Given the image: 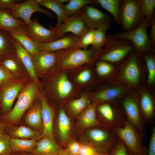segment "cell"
<instances>
[{
  "label": "cell",
  "instance_id": "f5cc1de1",
  "mask_svg": "<svg viewBox=\"0 0 155 155\" xmlns=\"http://www.w3.org/2000/svg\"><path fill=\"white\" fill-rule=\"evenodd\" d=\"M5 133L3 127V124L0 120V133Z\"/></svg>",
  "mask_w": 155,
  "mask_h": 155
},
{
  "label": "cell",
  "instance_id": "f546056e",
  "mask_svg": "<svg viewBox=\"0 0 155 155\" xmlns=\"http://www.w3.org/2000/svg\"><path fill=\"white\" fill-rule=\"evenodd\" d=\"M100 113L108 123L110 129L112 130L116 127H120L118 122V119L113 110L109 104L105 103L99 105L98 107Z\"/></svg>",
  "mask_w": 155,
  "mask_h": 155
},
{
  "label": "cell",
  "instance_id": "74e56055",
  "mask_svg": "<svg viewBox=\"0 0 155 155\" xmlns=\"http://www.w3.org/2000/svg\"><path fill=\"white\" fill-rule=\"evenodd\" d=\"M89 103L87 97L84 96L71 101L69 104V107L73 114L77 115L81 112Z\"/></svg>",
  "mask_w": 155,
  "mask_h": 155
},
{
  "label": "cell",
  "instance_id": "7402d4cb",
  "mask_svg": "<svg viewBox=\"0 0 155 155\" xmlns=\"http://www.w3.org/2000/svg\"><path fill=\"white\" fill-rule=\"evenodd\" d=\"M0 64L17 79L30 78L16 54L0 61Z\"/></svg>",
  "mask_w": 155,
  "mask_h": 155
},
{
  "label": "cell",
  "instance_id": "db71d44e",
  "mask_svg": "<svg viewBox=\"0 0 155 155\" xmlns=\"http://www.w3.org/2000/svg\"><path fill=\"white\" fill-rule=\"evenodd\" d=\"M57 155H69L66 150H64L63 152L60 154Z\"/></svg>",
  "mask_w": 155,
  "mask_h": 155
},
{
  "label": "cell",
  "instance_id": "4fadbf2b",
  "mask_svg": "<svg viewBox=\"0 0 155 155\" xmlns=\"http://www.w3.org/2000/svg\"><path fill=\"white\" fill-rule=\"evenodd\" d=\"M26 31L29 36L38 43H48L59 39L56 31L47 29L39 23L35 18L26 24Z\"/></svg>",
  "mask_w": 155,
  "mask_h": 155
},
{
  "label": "cell",
  "instance_id": "c3c4849f",
  "mask_svg": "<svg viewBox=\"0 0 155 155\" xmlns=\"http://www.w3.org/2000/svg\"><path fill=\"white\" fill-rule=\"evenodd\" d=\"M16 0H0V8L3 9L10 12L17 3Z\"/></svg>",
  "mask_w": 155,
  "mask_h": 155
},
{
  "label": "cell",
  "instance_id": "cb8c5ba5",
  "mask_svg": "<svg viewBox=\"0 0 155 155\" xmlns=\"http://www.w3.org/2000/svg\"><path fill=\"white\" fill-rule=\"evenodd\" d=\"M16 54L15 40L8 32L0 30V61Z\"/></svg>",
  "mask_w": 155,
  "mask_h": 155
},
{
  "label": "cell",
  "instance_id": "816d5d0a",
  "mask_svg": "<svg viewBox=\"0 0 155 155\" xmlns=\"http://www.w3.org/2000/svg\"><path fill=\"white\" fill-rule=\"evenodd\" d=\"M12 155H32L31 153H14Z\"/></svg>",
  "mask_w": 155,
  "mask_h": 155
},
{
  "label": "cell",
  "instance_id": "ac0fdd59",
  "mask_svg": "<svg viewBox=\"0 0 155 155\" xmlns=\"http://www.w3.org/2000/svg\"><path fill=\"white\" fill-rule=\"evenodd\" d=\"M63 150L53 137L44 136L37 141L36 148L31 153L32 155H57Z\"/></svg>",
  "mask_w": 155,
  "mask_h": 155
},
{
  "label": "cell",
  "instance_id": "3957f363",
  "mask_svg": "<svg viewBox=\"0 0 155 155\" xmlns=\"http://www.w3.org/2000/svg\"><path fill=\"white\" fill-rule=\"evenodd\" d=\"M102 48L98 59L113 63H119L134 50L130 41L111 35L106 36Z\"/></svg>",
  "mask_w": 155,
  "mask_h": 155
},
{
  "label": "cell",
  "instance_id": "2e32d148",
  "mask_svg": "<svg viewBox=\"0 0 155 155\" xmlns=\"http://www.w3.org/2000/svg\"><path fill=\"white\" fill-rule=\"evenodd\" d=\"M3 123L5 132L11 138L22 139H34L38 140L41 138L42 130L37 131L24 126H16Z\"/></svg>",
  "mask_w": 155,
  "mask_h": 155
},
{
  "label": "cell",
  "instance_id": "d6986e66",
  "mask_svg": "<svg viewBox=\"0 0 155 155\" xmlns=\"http://www.w3.org/2000/svg\"><path fill=\"white\" fill-rule=\"evenodd\" d=\"M39 98L41 106L43 128L41 137L44 136L53 137V111L43 95L40 93Z\"/></svg>",
  "mask_w": 155,
  "mask_h": 155
},
{
  "label": "cell",
  "instance_id": "ba28073f",
  "mask_svg": "<svg viewBox=\"0 0 155 155\" xmlns=\"http://www.w3.org/2000/svg\"><path fill=\"white\" fill-rule=\"evenodd\" d=\"M86 26L90 29H109L111 23L110 16L92 5H87L79 12Z\"/></svg>",
  "mask_w": 155,
  "mask_h": 155
},
{
  "label": "cell",
  "instance_id": "ab89813d",
  "mask_svg": "<svg viewBox=\"0 0 155 155\" xmlns=\"http://www.w3.org/2000/svg\"><path fill=\"white\" fill-rule=\"evenodd\" d=\"M10 138L5 132L0 133V155H12L14 153L10 144Z\"/></svg>",
  "mask_w": 155,
  "mask_h": 155
},
{
  "label": "cell",
  "instance_id": "7bdbcfd3",
  "mask_svg": "<svg viewBox=\"0 0 155 155\" xmlns=\"http://www.w3.org/2000/svg\"><path fill=\"white\" fill-rule=\"evenodd\" d=\"M95 29L89 28L87 32L80 38V47L87 49L92 43Z\"/></svg>",
  "mask_w": 155,
  "mask_h": 155
},
{
  "label": "cell",
  "instance_id": "f1b7e54d",
  "mask_svg": "<svg viewBox=\"0 0 155 155\" xmlns=\"http://www.w3.org/2000/svg\"><path fill=\"white\" fill-rule=\"evenodd\" d=\"M55 90L58 96L61 99L68 96L72 89V83L68 79L65 73L61 75L55 81Z\"/></svg>",
  "mask_w": 155,
  "mask_h": 155
},
{
  "label": "cell",
  "instance_id": "8d00e7d4",
  "mask_svg": "<svg viewBox=\"0 0 155 155\" xmlns=\"http://www.w3.org/2000/svg\"><path fill=\"white\" fill-rule=\"evenodd\" d=\"M106 31L101 28L95 29L93 42L91 45L92 48L100 49L102 48L106 41Z\"/></svg>",
  "mask_w": 155,
  "mask_h": 155
},
{
  "label": "cell",
  "instance_id": "11a10c76",
  "mask_svg": "<svg viewBox=\"0 0 155 155\" xmlns=\"http://www.w3.org/2000/svg\"><path fill=\"white\" fill-rule=\"evenodd\" d=\"M129 155H134L132 153H130V154H129Z\"/></svg>",
  "mask_w": 155,
  "mask_h": 155
},
{
  "label": "cell",
  "instance_id": "ee69618b",
  "mask_svg": "<svg viewBox=\"0 0 155 155\" xmlns=\"http://www.w3.org/2000/svg\"><path fill=\"white\" fill-rule=\"evenodd\" d=\"M78 155H109L108 153L101 152L91 144L81 143Z\"/></svg>",
  "mask_w": 155,
  "mask_h": 155
},
{
  "label": "cell",
  "instance_id": "e575fe53",
  "mask_svg": "<svg viewBox=\"0 0 155 155\" xmlns=\"http://www.w3.org/2000/svg\"><path fill=\"white\" fill-rule=\"evenodd\" d=\"M142 14L149 23L155 17V0H137Z\"/></svg>",
  "mask_w": 155,
  "mask_h": 155
},
{
  "label": "cell",
  "instance_id": "484cf974",
  "mask_svg": "<svg viewBox=\"0 0 155 155\" xmlns=\"http://www.w3.org/2000/svg\"><path fill=\"white\" fill-rule=\"evenodd\" d=\"M37 141L34 139H22L11 138L9 143L14 153H31L36 146Z\"/></svg>",
  "mask_w": 155,
  "mask_h": 155
},
{
  "label": "cell",
  "instance_id": "9f6ffc18",
  "mask_svg": "<svg viewBox=\"0 0 155 155\" xmlns=\"http://www.w3.org/2000/svg\"></svg>",
  "mask_w": 155,
  "mask_h": 155
},
{
  "label": "cell",
  "instance_id": "f907efd6",
  "mask_svg": "<svg viewBox=\"0 0 155 155\" xmlns=\"http://www.w3.org/2000/svg\"><path fill=\"white\" fill-rule=\"evenodd\" d=\"M149 26L150 27L149 37L152 45L154 47L155 45V18H153L150 23Z\"/></svg>",
  "mask_w": 155,
  "mask_h": 155
},
{
  "label": "cell",
  "instance_id": "9a60e30c",
  "mask_svg": "<svg viewBox=\"0 0 155 155\" xmlns=\"http://www.w3.org/2000/svg\"><path fill=\"white\" fill-rule=\"evenodd\" d=\"M38 46L40 51L51 52L80 48V38L73 34H65L60 38L50 42L38 43Z\"/></svg>",
  "mask_w": 155,
  "mask_h": 155
},
{
  "label": "cell",
  "instance_id": "7c38bea8",
  "mask_svg": "<svg viewBox=\"0 0 155 155\" xmlns=\"http://www.w3.org/2000/svg\"><path fill=\"white\" fill-rule=\"evenodd\" d=\"M32 57L35 73L39 79L57 65V57L56 52L40 50Z\"/></svg>",
  "mask_w": 155,
  "mask_h": 155
},
{
  "label": "cell",
  "instance_id": "7a4b0ae2",
  "mask_svg": "<svg viewBox=\"0 0 155 155\" xmlns=\"http://www.w3.org/2000/svg\"><path fill=\"white\" fill-rule=\"evenodd\" d=\"M101 51L102 49H84L78 48L57 52V65L64 69H69L92 63L98 59Z\"/></svg>",
  "mask_w": 155,
  "mask_h": 155
},
{
  "label": "cell",
  "instance_id": "52a82bcc",
  "mask_svg": "<svg viewBox=\"0 0 155 155\" xmlns=\"http://www.w3.org/2000/svg\"><path fill=\"white\" fill-rule=\"evenodd\" d=\"M30 80V78L16 79L0 89V117L11 111L15 100L23 88Z\"/></svg>",
  "mask_w": 155,
  "mask_h": 155
},
{
  "label": "cell",
  "instance_id": "d590c367",
  "mask_svg": "<svg viewBox=\"0 0 155 155\" xmlns=\"http://www.w3.org/2000/svg\"><path fill=\"white\" fill-rule=\"evenodd\" d=\"M140 106L144 116L147 118H151L154 113V105L152 99L149 94L144 92L142 94Z\"/></svg>",
  "mask_w": 155,
  "mask_h": 155
},
{
  "label": "cell",
  "instance_id": "1f68e13d",
  "mask_svg": "<svg viewBox=\"0 0 155 155\" xmlns=\"http://www.w3.org/2000/svg\"><path fill=\"white\" fill-rule=\"evenodd\" d=\"M89 4L99 5L97 0H70L63 5V9L66 13L70 16L79 12L83 7Z\"/></svg>",
  "mask_w": 155,
  "mask_h": 155
},
{
  "label": "cell",
  "instance_id": "5bb4252c",
  "mask_svg": "<svg viewBox=\"0 0 155 155\" xmlns=\"http://www.w3.org/2000/svg\"><path fill=\"white\" fill-rule=\"evenodd\" d=\"M89 29L80 13L78 12L69 16L55 31L59 38L68 32H71L80 38Z\"/></svg>",
  "mask_w": 155,
  "mask_h": 155
},
{
  "label": "cell",
  "instance_id": "bcb514c9",
  "mask_svg": "<svg viewBox=\"0 0 155 155\" xmlns=\"http://www.w3.org/2000/svg\"><path fill=\"white\" fill-rule=\"evenodd\" d=\"M91 77V73L90 70L86 69L81 72L76 77V81L79 83H84L88 82Z\"/></svg>",
  "mask_w": 155,
  "mask_h": 155
},
{
  "label": "cell",
  "instance_id": "f6af8a7d",
  "mask_svg": "<svg viewBox=\"0 0 155 155\" xmlns=\"http://www.w3.org/2000/svg\"><path fill=\"white\" fill-rule=\"evenodd\" d=\"M111 155H129L126 147L120 140L117 142L112 149Z\"/></svg>",
  "mask_w": 155,
  "mask_h": 155
},
{
  "label": "cell",
  "instance_id": "277c9868",
  "mask_svg": "<svg viewBox=\"0 0 155 155\" xmlns=\"http://www.w3.org/2000/svg\"><path fill=\"white\" fill-rule=\"evenodd\" d=\"M149 23L145 19L136 28L122 32H117L115 36L126 39L132 44L134 50L139 55L152 54L153 47L147 33Z\"/></svg>",
  "mask_w": 155,
  "mask_h": 155
},
{
  "label": "cell",
  "instance_id": "8fae6325",
  "mask_svg": "<svg viewBox=\"0 0 155 155\" xmlns=\"http://www.w3.org/2000/svg\"><path fill=\"white\" fill-rule=\"evenodd\" d=\"M37 12H41L51 18H53V14L42 7L37 0H28L21 3H17L11 13L16 18L21 19L26 24H28L30 22L32 15Z\"/></svg>",
  "mask_w": 155,
  "mask_h": 155
},
{
  "label": "cell",
  "instance_id": "44dd1931",
  "mask_svg": "<svg viewBox=\"0 0 155 155\" xmlns=\"http://www.w3.org/2000/svg\"><path fill=\"white\" fill-rule=\"evenodd\" d=\"M69 0H37L38 4L53 11L56 15L57 22L55 27H50V29L55 31L69 17L65 13L63 3Z\"/></svg>",
  "mask_w": 155,
  "mask_h": 155
},
{
  "label": "cell",
  "instance_id": "8992f818",
  "mask_svg": "<svg viewBox=\"0 0 155 155\" xmlns=\"http://www.w3.org/2000/svg\"><path fill=\"white\" fill-rule=\"evenodd\" d=\"M135 128L129 122L122 127L112 130L125 145L130 153L134 155H147V150L142 144Z\"/></svg>",
  "mask_w": 155,
  "mask_h": 155
},
{
  "label": "cell",
  "instance_id": "d6a6232c",
  "mask_svg": "<svg viewBox=\"0 0 155 155\" xmlns=\"http://www.w3.org/2000/svg\"><path fill=\"white\" fill-rule=\"evenodd\" d=\"M123 92V89L120 87H111L98 92L95 94L94 97L98 101H110L118 97L122 94Z\"/></svg>",
  "mask_w": 155,
  "mask_h": 155
},
{
  "label": "cell",
  "instance_id": "60d3db41",
  "mask_svg": "<svg viewBox=\"0 0 155 155\" xmlns=\"http://www.w3.org/2000/svg\"><path fill=\"white\" fill-rule=\"evenodd\" d=\"M96 64V70L98 74L100 76H105L110 74L114 69V66L111 63L100 61Z\"/></svg>",
  "mask_w": 155,
  "mask_h": 155
},
{
  "label": "cell",
  "instance_id": "ffe728a7",
  "mask_svg": "<svg viewBox=\"0 0 155 155\" xmlns=\"http://www.w3.org/2000/svg\"><path fill=\"white\" fill-rule=\"evenodd\" d=\"M16 54L28 72L31 80L40 86L41 83L35 73L32 57L17 40H15Z\"/></svg>",
  "mask_w": 155,
  "mask_h": 155
},
{
  "label": "cell",
  "instance_id": "30bf717a",
  "mask_svg": "<svg viewBox=\"0 0 155 155\" xmlns=\"http://www.w3.org/2000/svg\"><path fill=\"white\" fill-rule=\"evenodd\" d=\"M89 138L93 142L91 144L100 152L104 153L111 150L117 143V136L113 132H111L102 129H94L87 133Z\"/></svg>",
  "mask_w": 155,
  "mask_h": 155
},
{
  "label": "cell",
  "instance_id": "681fc988",
  "mask_svg": "<svg viewBox=\"0 0 155 155\" xmlns=\"http://www.w3.org/2000/svg\"><path fill=\"white\" fill-rule=\"evenodd\" d=\"M147 155H155V127L152 128Z\"/></svg>",
  "mask_w": 155,
  "mask_h": 155
},
{
  "label": "cell",
  "instance_id": "5b68a950",
  "mask_svg": "<svg viewBox=\"0 0 155 155\" xmlns=\"http://www.w3.org/2000/svg\"><path fill=\"white\" fill-rule=\"evenodd\" d=\"M119 25L124 31L134 29L144 19L137 0H121Z\"/></svg>",
  "mask_w": 155,
  "mask_h": 155
},
{
  "label": "cell",
  "instance_id": "7dc6e473",
  "mask_svg": "<svg viewBox=\"0 0 155 155\" xmlns=\"http://www.w3.org/2000/svg\"><path fill=\"white\" fill-rule=\"evenodd\" d=\"M81 143L75 141L70 142L66 149L69 155H78Z\"/></svg>",
  "mask_w": 155,
  "mask_h": 155
},
{
  "label": "cell",
  "instance_id": "83f0119b",
  "mask_svg": "<svg viewBox=\"0 0 155 155\" xmlns=\"http://www.w3.org/2000/svg\"><path fill=\"white\" fill-rule=\"evenodd\" d=\"M96 103L92 104L81 115L79 122L82 128L85 129L100 125L96 117Z\"/></svg>",
  "mask_w": 155,
  "mask_h": 155
},
{
  "label": "cell",
  "instance_id": "4316f807",
  "mask_svg": "<svg viewBox=\"0 0 155 155\" xmlns=\"http://www.w3.org/2000/svg\"><path fill=\"white\" fill-rule=\"evenodd\" d=\"M24 24L23 20L16 18L9 11L0 8V30L9 32Z\"/></svg>",
  "mask_w": 155,
  "mask_h": 155
},
{
  "label": "cell",
  "instance_id": "603a6c76",
  "mask_svg": "<svg viewBox=\"0 0 155 155\" xmlns=\"http://www.w3.org/2000/svg\"><path fill=\"white\" fill-rule=\"evenodd\" d=\"M25 121L27 125L34 130L38 131L43 128L41 106L39 96L29 108L25 116Z\"/></svg>",
  "mask_w": 155,
  "mask_h": 155
},
{
  "label": "cell",
  "instance_id": "e0dca14e",
  "mask_svg": "<svg viewBox=\"0 0 155 155\" xmlns=\"http://www.w3.org/2000/svg\"><path fill=\"white\" fill-rule=\"evenodd\" d=\"M9 32L32 56L40 51L38 42L31 39L28 35L25 24H21Z\"/></svg>",
  "mask_w": 155,
  "mask_h": 155
},
{
  "label": "cell",
  "instance_id": "d4e9b609",
  "mask_svg": "<svg viewBox=\"0 0 155 155\" xmlns=\"http://www.w3.org/2000/svg\"><path fill=\"white\" fill-rule=\"evenodd\" d=\"M123 106L129 121L136 129L140 130L141 127V119L138 106L132 98H127L123 102Z\"/></svg>",
  "mask_w": 155,
  "mask_h": 155
},
{
  "label": "cell",
  "instance_id": "b9f144b4",
  "mask_svg": "<svg viewBox=\"0 0 155 155\" xmlns=\"http://www.w3.org/2000/svg\"><path fill=\"white\" fill-rule=\"evenodd\" d=\"M16 79H18L14 77L0 64V89Z\"/></svg>",
  "mask_w": 155,
  "mask_h": 155
},
{
  "label": "cell",
  "instance_id": "4dcf8cb0",
  "mask_svg": "<svg viewBox=\"0 0 155 155\" xmlns=\"http://www.w3.org/2000/svg\"><path fill=\"white\" fill-rule=\"evenodd\" d=\"M71 127L69 118L64 109H61L58 118V129L59 136L62 141H67L69 137Z\"/></svg>",
  "mask_w": 155,
  "mask_h": 155
},
{
  "label": "cell",
  "instance_id": "6da1fadb",
  "mask_svg": "<svg viewBox=\"0 0 155 155\" xmlns=\"http://www.w3.org/2000/svg\"><path fill=\"white\" fill-rule=\"evenodd\" d=\"M40 87L31 80L27 83L18 94L17 101L13 108L6 115L0 117L1 121L13 125L20 123L24 113L39 97Z\"/></svg>",
  "mask_w": 155,
  "mask_h": 155
},
{
  "label": "cell",
  "instance_id": "f35d334b",
  "mask_svg": "<svg viewBox=\"0 0 155 155\" xmlns=\"http://www.w3.org/2000/svg\"><path fill=\"white\" fill-rule=\"evenodd\" d=\"M144 58L148 72L147 82L153 83L155 80V58L152 54H145Z\"/></svg>",
  "mask_w": 155,
  "mask_h": 155
},
{
  "label": "cell",
  "instance_id": "836d02e7",
  "mask_svg": "<svg viewBox=\"0 0 155 155\" xmlns=\"http://www.w3.org/2000/svg\"><path fill=\"white\" fill-rule=\"evenodd\" d=\"M99 5L113 16L115 22L119 24V12L121 0H97Z\"/></svg>",
  "mask_w": 155,
  "mask_h": 155
},
{
  "label": "cell",
  "instance_id": "9c48e42d",
  "mask_svg": "<svg viewBox=\"0 0 155 155\" xmlns=\"http://www.w3.org/2000/svg\"><path fill=\"white\" fill-rule=\"evenodd\" d=\"M133 50L121 61H123L121 64L123 66L121 76L125 82L135 86L139 80L141 62L139 55Z\"/></svg>",
  "mask_w": 155,
  "mask_h": 155
}]
</instances>
